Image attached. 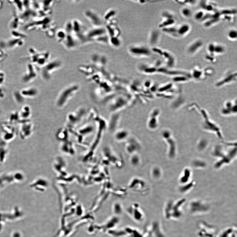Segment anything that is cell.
I'll use <instances>...</instances> for the list:
<instances>
[{
    "label": "cell",
    "instance_id": "52a82bcc",
    "mask_svg": "<svg viewBox=\"0 0 237 237\" xmlns=\"http://www.w3.org/2000/svg\"><path fill=\"white\" fill-rule=\"evenodd\" d=\"M192 80L196 81H201L205 80L206 78L204 70L198 66H196L192 68L191 72H190Z\"/></svg>",
    "mask_w": 237,
    "mask_h": 237
},
{
    "label": "cell",
    "instance_id": "484cf974",
    "mask_svg": "<svg viewBox=\"0 0 237 237\" xmlns=\"http://www.w3.org/2000/svg\"><path fill=\"white\" fill-rule=\"evenodd\" d=\"M3 5V3L2 1H0V9L2 8Z\"/></svg>",
    "mask_w": 237,
    "mask_h": 237
},
{
    "label": "cell",
    "instance_id": "cb8c5ba5",
    "mask_svg": "<svg viewBox=\"0 0 237 237\" xmlns=\"http://www.w3.org/2000/svg\"><path fill=\"white\" fill-rule=\"evenodd\" d=\"M205 59L207 61L211 63H215L216 62V59L215 57V55H211L208 54L205 56Z\"/></svg>",
    "mask_w": 237,
    "mask_h": 237
},
{
    "label": "cell",
    "instance_id": "2e32d148",
    "mask_svg": "<svg viewBox=\"0 0 237 237\" xmlns=\"http://www.w3.org/2000/svg\"><path fill=\"white\" fill-rule=\"evenodd\" d=\"M140 48H131V52L132 53L137 55H148L150 54V52L149 50L146 48L141 47H139Z\"/></svg>",
    "mask_w": 237,
    "mask_h": 237
},
{
    "label": "cell",
    "instance_id": "9c48e42d",
    "mask_svg": "<svg viewBox=\"0 0 237 237\" xmlns=\"http://www.w3.org/2000/svg\"><path fill=\"white\" fill-rule=\"evenodd\" d=\"M176 95V98L172 101V106L174 109L177 110L184 106L185 103V100L180 91Z\"/></svg>",
    "mask_w": 237,
    "mask_h": 237
},
{
    "label": "cell",
    "instance_id": "8992f818",
    "mask_svg": "<svg viewBox=\"0 0 237 237\" xmlns=\"http://www.w3.org/2000/svg\"><path fill=\"white\" fill-rule=\"evenodd\" d=\"M85 16L94 27H99L101 25V19L96 13L92 10H87L85 12Z\"/></svg>",
    "mask_w": 237,
    "mask_h": 237
},
{
    "label": "cell",
    "instance_id": "277c9868",
    "mask_svg": "<svg viewBox=\"0 0 237 237\" xmlns=\"http://www.w3.org/2000/svg\"><path fill=\"white\" fill-rule=\"evenodd\" d=\"M236 155V147H234L230 149L223 157L220 159L215 165L217 169L220 168L225 164H229L234 160Z\"/></svg>",
    "mask_w": 237,
    "mask_h": 237
},
{
    "label": "cell",
    "instance_id": "d6986e66",
    "mask_svg": "<svg viewBox=\"0 0 237 237\" xmlns=\"http://www.w3.org/2000/svg\"><path fill=\"white\" fill-rule=\"evenodd\" d=\"M180 13L182 16L186 18H190L192 14V11L191 9L186 7L183 8L181 9Z\"/></svg>",
    "mask_w": 237,
    "mask_h": 237
},
{
    "label": "cell",
    "instance_id": "30bf717a",
    "mask_svg": "<svg viewBox=\"0 0 237 237\" xmlns=\"http://www.w3.org/2000/svg\"><path fill=\"white\" fill-rule=\"evenodd\" d=\"M28 69L27 72L23 76V80L24 82H28L29 81L33 80L37 76L35 69L32 65L29 64L28 65Z\"/></svg>",
    "mask_w": 237,
    "mask_h": 237
},
{
    "label": "cell",
    "instance_id": "6da1fadb",
    "mask_svg": "<svg viewBox=\"0 0 237 237\" xmlns=\"http://www.w3.org/2000/svg\"><path fill=\"white\" fill-rule=\"evenodd\" d=\"M196 110L200 113L202 118L203 129L205 131L215 134L220 139H223V135L220 127L215 122L210 119L206 111L203 109H200L199 106L196 108Z\"/></svg>",
    "mask_w": 237,
    "mask_h": 237
},
{
    "label": "cell",
    "instance_id": "9a60e30c",
    "mask_svg": "<svg viewBox=\"0 0 237 237\" xmlns=\"http://www.w3.org/2000/svg\"><path fill=\"white\" fill-rule=\"evenodd\" d=\"M225 154L222 146L219 145L216 146L213 152V155L220 159L223 157Z\"/></svg>",
    "mask_w": 237,
    "mask_h": 237
},
{
    "label": "cell",
    "instance_id": "44dd1931",
    "mask_svg": "<svg viewBox=\"0 0 237 237\" xmlns=\"http://www.w3.org/2000/svg\"><path fill=\"white\" fill-rule=\"evenodd\" d=\"M205 14L204 11H199L195 14L194 16V19L196 21H201L204 18Z\"/></svg>",
    "mask_w": 237,
    "mask_h": 237
},
{
    "label": "cell",
    "instance_id": "e0dca14e",
    "mask_svg": "<svg viewBox=\"0 0 237 237\" xmlns=\"http://www.w3.org/2000/svg\"><path fill=\"white\" fill-rule=\"evenodd\" d=\"M165 32L169 34L171 36L176 37H179L177 34V27L175 26H169L165 28L164 29Z\"/></svg>",
    "mask_w": 237,
    "mask_h": 237
},
{
    "label": "cell",
    "instance_id": "4fadbf2b",
    "mask_svg": "<svg viewBox=\"0 0 237 237\" xmlns=\"http://www.w3.org/2000/svg\"><path fill=\"white\" fill-rule=\"evenodd\" d=\"M37 91L35 88H31L25 89L21 92V94L22 96L27 97H34L36 95Z\"/></svg>",
    "mask_w": 237,
    "mask_h": 237
},
{
    "label": "cell",
    "instance_id": "8fae6325",
    "mask_svg": "<svg viewBox=\"0 0 237 237\" xmlns=\"http://www.w3.org/2000/svg\"><path fill=\"white\" fill-rule=\"evenodd\" d=\"M191 26L189 24L184 23L177 27V34L179 37L186 35L190 31Z\"/></svg>",
    "mask_w": 237,
    "mask_h": 237
},
{
    "label": "cell",
    "instance_id": "ba28073f",
    "mask_svg": "<svg viewBox=\"0 0 237 237\" xmlns=\"http://www.w3.org/2000/svg\"><path fill=\"white\" fill-rule=\"evenodd\" d=\"M204 45V42L201 39H197L191 43L187 48V51L190 55H194L201 49Z\"/></svg>",
    "mask_w": 237,
    "mask_h": 237
},
{
    "label": "cell",
    "instance_id": "5bb4252c",
    "mask_svg": "<svg viewBox=\"0 0 237 237\" xmlns=\"http://www.w3.org/2000/svg\"><path fill=\"white\" fill-rule=\"evenodd\" d=\"M172 80L174 82L182 83L190 81L192 80V79L190 76L185 75H180L173 77Z\"/></svg>",
    "mask_w": 237,
    "mask_h": 237
},
{
    "label": "cell",
    "instance_id": "603a6c76",
    "mask_svg": "<svg viewBox=\"0 0 237 237\" xmlns=\"http://www.w3.org/2000/svg\"><path fill=\"white\" fill-rule=\"evenodd\" d=\"M204 74L205 75L206 77L207 78L209 76H212L214 73V70L213 68L210 67H207L205 68V69H204Z\"/></svg>",
    "mask_w": 237,
    "mask_h": 237
},
{
    "label": "cell",
    "instance_id": "7a4b0ae2",
    "mask_svg": "<svg viewBox=\"0 0 237 237\" xmlns=\"http://www.w3.org/2000/svg\"><path fill=\"white\" fill-rule=\"evenodd\" d=\"M237 80L236 72H229L226 73L223 77L215 83L216 88L222 87L225 86L233 83Z\"/></svg>",
    "mask_w": 237,
    "mask_h": 237
},
{
    "label": "cell",
    "instance_id": "7c38bea8",
    "mask_svg": "<svg viewBox=\"0 0 237 237\" xmlns=\"http://www.w3.org/2000/svg\"><path fill=\"white\" fill-rule=\"evenodd\" d=\"M191 176V171L189 168H185L180 178V182L182 184L189 182Z\"/></svg>",
    "mask_w": 237,
    "mask_h": 237
},
{
    "label": "cell",
    "instance_id": "ffe728a7",
    "mask_svg": "<svg viewBox=\"0 0 237 237\" xmlns=\"http://www.w3.org/2000/svg\"><path fill=\"white\" fill-rule=\"evenodd\" d=\"M228 39L231 41L236 40L237 37L236 30L234 29H231L228 31L227 34Z\"/></svg>",
    "mask_w": 237,
    "mask_h": 237
},
{
    "label": "cell",
    "instance_id": "5b68a950",
    "mask_svg": "<svg viewBox=\"0 0 237 237\" xmlns=\"http://www.w3.org/2000/svg\"><path fill=\"white\" fill-rule=\"evenodd\" d=\"M61 63L58 60H55L50 63H47L45 65L43 66V68L42 71V74L43 77H47L49 75V73L52 72L55 70L57 69L61 66Z\"/></svg>",
    "mask_w": 237,
    "mask_h": 237
},
{
    "label": "cell",
    "instance_id": "7402d4cb",
    "mask_svg": "<svg viewBox=\"0 0 237 237\" xmlns=\"http://www.w3.org/2000/svg\"><path fill=\"white\" fill-rule=\"evenodd\" d=\"M215 43H210L208 45L207 50L208 54L211 55H214V48Z\"/></svg>",
    "mask_w": 237,
    "mask_h": 237
},
{
    "label": "cell",
    "instance_id": "3957f363",
    "mask_svg": "<svg viewBox=\"0 0 237 237\" xmlns=\"http://www.w3.org/2000/svg\"><path fill=\"white\" fill-rule=\"evenodd\" d=\"M237 111L236 99L234 101H226L220 110L221 114L225 116L236 115Z\"/></svg>",
    "mask_w": 237,
    "mask_h": 237
},
{
    "label": "cell",
    "instance_id": "d4e9b609",
    "mask_svg": "<svg viewBox=\"0 0 237 237\" xmlns=\"http://www.w3.org/2000/svg\"><path fill=\"white\" fill-rule=\"evenodd\" d=\"M194 165L195 167H198V168H203L205 167V162L199 160H196L194 162Z\"/></svg>",
    "mask_w": 237,
    "mask_h": 237
},
{
    "label": "cell",
    "instance_id": "ac0fdd59",
    "mask_svg": "<svg viewBox=\"0 0 237 237\" xmlns=\"http://www.w3.org/2000/svg\"><path fill=\"white\" fill-rule=\"evenodd\" d=\"M226 48L223 45L215 43L214 48V55H221L224 53Z\"/></svg>",
    "mask_w": 237,
    "mask_h": 237
}]
</instances>
